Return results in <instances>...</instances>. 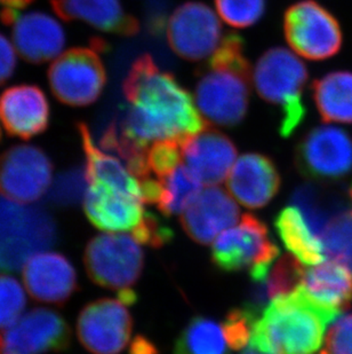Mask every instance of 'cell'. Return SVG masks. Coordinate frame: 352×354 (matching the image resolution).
<instances>
[{
  "instance_id": "39",
  "label": "cell",
  "mask_w": 352,
  "mask_h": 354,
  "mask_svg": "<svg viewBox=\"0 0 352 354\" xmlns=\"http://www.w3.org/2000/svg\"><path fill=\"white\" fill-rule=\"evenodd\" d=\"M130 354H158V350L149 339L137 336L130 344Z\"/></svg>"
},
{
  "instance_id": "20",
  "label": "cell",
  "mask_w": 352,
  "mask_h": 354,
  "mask_svg": "<svg viewBox=\"0 0 352 354\" xmlns=\"http://www.w3.org/2000/svg\"><path fill=\"white\" fill-rule=\"evenodd\" d=\"M181 148L186 167L202 183L210 186L226 179L237 158L233 141L219 131L207 130L206 127L186 138Z\"/></svg>"
},
{
  "instance_id": "40",
  "label": "cell",
  "mask_w": 352,
  "mask_h": 354,
  "mask_svg": "<svg viewBox=\"0 0 352 354\" xmlns=\"http://www.w3.org/2000/svg\"><path fill=\"white\" fill-rule=\"evenodd\" d=\"M32 1L34 0H0V3L3 5V8L20 10L24 7H27Z\"/></svg>"
},
{
  "instance_id": "1",
  "label": "cell",
  "mask_w": 352,
  "mask_h": 354,
  "mask_svg": "<svg viewBox=\"0 0 352 354\" xmlns=\"http://www.w3.org/2000/svg\"><path fill=\"white\" fill-rule=\"evenodd\" d=\"M123 92L126 100L123 113L106 127L100 145L125 160L141 180L149 174L150 146L162 141L182 142L205 125L191 94L148 54L134 61Z\"/></svg>"
},
{
  "instance_id": "21",
  "label": "cell",
  "mask_w": 352,
  "mask_h": 354,
  "mask_svg": "<svg viewBox=\"0 0 352 354\" xmlns=\"http://www.w3.org/2000/svg\"><path fill=\"white\" fill-rule=\"evenodd\" d=\"M13 39L21 57L30 64H45L60 57L66 45L63 28L48 14H20L13 24Z\"/></svg>"
},
{
  "instance_id": "3",
  "label": "cell",
  "mask_w": 352,
  "mask_h": 354,
  "mask_svg": "<svg viewBox=\"0 0 352 354\" xmlns=\"http://www.w3.org/2000/svg\"><path fill=\"white\" fill-rule=\"evenodd\" d=\"M249 92L251 66L244 54L243 39L228 34L198 75L197 108L213 125L237 127L248 111Z\"/></svg>"
},
{
  "instance_id": "28",
  "label": "cell",
  "mask_w": 352,
  "mask_h": 354,
  "mask_svg": "<svg viewBox=\"0 0 352 354\" xmlns=\"http://www.w3.org/2000/svg\"><path fill=\"white\" fill-rule=\"evenodd\" d=\"M156 181L158 193L155 204L165 216L184 212L202 192L203 184L193 171L182 163Z\"/></svg>"
},
{
  "instance_id": "16",
  "label": "cell",
  "mask_w": 352,
  "mask_h": 354,
  "mask_svg": "<svg viewBox=\"0 0 352 354\" xmlns=\"http://www.w3.org/2000/svg\"><path fill=\"white\" fill-rule=\"evenodd\" d=\"M280 184L276 164L256 153L242 155L226 181L230 194L248 209L266 207L280 192Z\"/></svg>"
},
{
  "instance_id": "37",
  "label": "cell",
  "mask_w": 352,
  "mask_h": 354,
  "mask_svg": "<svg viewBox=\"0 0 352 354\" xmlns=\"http://www.w3.org/2000/svg\"><path fill=\"white\" fill-rule=\"evenodd\" d=\"M318 354H352V313L333 324Z\"/></svg>"
},
{
  "instance_id": "4",
  "label": "cell",
  "mask_w": 352,
  "mask_h": 354,
  "mask_svg": "<svg viewBox=\"0 0 352 354\" xmlns=\"http://www.w3.org/2000/svg\"><path fill=\"white\" fill-rule=\"evenodd\" d=\"M309 80L306 64L284 47L261 55L253 71V83L263 100L280 109V133L289 137L306 118L303 92Z\"/></svg>"
},
{
  "instance_id": "22",
  "label": "cell",
  "mask_w": 352,
  "mask_h": 354,
  "mask_svg": "<svg viewBox=\"0 0 352 354\" xmlns=\"http://www.w3.org/2000/svg\"><path fill=\"white\" fill-rule=\"evenodd\" d=\"M57 17L83 21L99 30L119 36H134L140 30L135 17L127 14L120 0H50Z\"/></svg>"
},
{
  "instance_id": "8",
  "label": "cell",
  "mask_w": 352,
  "mask_h": 354,
  "mask_svg": "<svg viewBox=\"0 0 352 354\" xmlns=\"http://www.w3.org/2000/svg\"><path fill=\"white\" fill-rule=\"evenodd\" d=\"M284 34L293 50L306 60H326L342 46L339 22L315 0H302L286 10Z\"/></svg>"
},
{
  "instance_id": "31",
  "label": "cell",
  "mask_w": 352,
  "mask_h": 354,
  "mask_svg": "<svg viewBox=\"0 0 352 354\" xmlns=\"http://www.w3.org/2000/svg\"><path fill=\"white\" fill-rule=\"evenodd\" d=\"M88 189L85 169H71L57 176L48 189V200L57 207H75L84 202Z\"/></svg>"
},
{
  "instance_id": "15",
  "label": "cell",
  "mask_w": 352,
  "mask_h": 354,
  "mask_svg": "<svg viewBox=\"0 0 352 354\" xmlns=\"http://www.w3.org/2000/svg\"><path fill=\"white\" fill-rule=\"evenodd\" d=\"M24 287L36 301L64 305L78 290L72 263L59 252H39L24 265Z\"/></svg>"
},
{
  "instance_id": "33",
  "label": "cell",
  "mask_w": 352,
  "mask_h": 354,
  "mask_svg": "<svg viewBox=\"0 0 352 354\" xmlns=\"http://www.w3.org/2000/svg\"><path fill=\"white\" fill-rule=\"evenodd\" d=\"M306 270L300 264L296 257L286 254L280 258L266 280L270 297L276 298L289 295L302 284Z\"/></svg>"
},
{
  "instance_id": "35",
  "label": "cell",
  "mask_w": 352,
  "mask_h": 354,
  "mask_svg": "<svg viewBox=\"0 0 352 354\" xmlns=\"http://www.w3.org/2000/svg\"><path fill=\"white\" fill-rule=\"evenodd\" d=\"M259 319L260 315L245 306L231 310L222 324L223 331L229 348L233 350L246 348L252 335L253 328Z\"/></svg>"
},
{
  "instance_id": "7",
  "label": "cell",
  "mask_w": 352,
  "mask_h": 354,
  "mask_svg": "<svg viewBox=\"0 0 352 354\" xmlns=\"http://www.w3.org/2000/svg\"><path fill=\"white\" fill-rule=\"evenodd\" d=\"M133 236L106 233L90 239L84 254L87 274L106 289L124 290L137 283L144 268V254Z\"/></svg>"
},
{
  "instance_id": "24",
  "label": "cell",
  "mask_w": 352,
  "mask_h": 354,
  "mask_svg": "<svg viewBox=\"0 0 352 354\" xmlns=\"http://www.w3.org/2000/svg\"><path fill=\"white\" fill-rule=\"evenodd\" d=\"M302 287L319 303L338 311L352 303V273L338 261H326L304 272Z\"/></svg>"
},
{
  "instance_id": "12",
  "label": "cell",
  "mask_w": 352,
  "mask_h": 354,
  "mask_svg": "<svg viewBox=\"0 0 352 354\" xmlns=\"http://www.w3.org/2000/svg\"><path fill=\"white\" fill-rule=\"evenodd\" d=\"M300 174L315 180H338L352 170V139L346 131L332 125L310 130L295 151Z\"/></svg>"
},
{
  "instance_id": "11",
  "label": "cell",
  "mask_w": 352,
  "mask_h": 354,
  "mask_svg": "<svg viewBox=\"0 0 352 354\" xmlns=\"http://www.w3.org/2000/svg\"><path fill=\"white\" fill-rule=\"evenodd\" d=\"M70 326L60 313L34 308L0 331V354H47L71 346Z\"/></svg>"
},
{
  "instance_id": "13",
  "label": "cell",
  "mask_w": 352,
  "mask_h": 354,
  "mask_svg": "<svg viewBox=\"0 0 352 354\" xmlns=\"http://www.w3.org/2000/svg\"><path fill=\"white\" fill-rule=\"evenodd\" d=\"M53 163L32 145H17L0 156V193L19 203L36 202L52 185Z\"/></svg>"
},
{
  "instance_id": "10",
  "label": "cell",
  "mask_w": 352,
  "mask_h": 354,
  "mask_svg": "<svg viewBox=\"0 0 352 354\" xmlns=\"http://www.w3.org/2000/svg\"><path fill=\"white\" fill-rule=\"evenodd\" d=\"M165 27L170 50L190 62L211 59L226 37L216 14L207 5L198 1H189L177 7Z\"/></svg>"
},
{
  "instance_id": "23",
  "label": "cell",
  "mask_w": 352,
  "mask_h": 354,
  "mask_svg": "<svg viewBox=\"0 0 352 354\" xmlns=\"http://www.w3.org/2000/svg\"><path fill=\"white\" fill-rule=\"evenodd\" d=\"M81 147L85 154L87 181L109 185L117 191L137 197L142 201L140 183L126 164L113 154H108L94 142L90 129L85 123L78 124ZM144 203V202H143Z\"/></svg>"
},
{
  "instance_id": "41",
  "label": "cell",
  "mask_w": 352,
  "mask_h": 354,
  "mask_svg": "<svg viewBox=\"0 0 352 354\" xmlns=\"http://www.w3.org/2000/svg\"><path fill=\"white\" fill-rule=\"evenodd\" d=\"M349 196H350V198H351V201H352V184H351V186H350V188H349Z\"/></svg>"
},
{
  "instance_id": "36",
  "label": "cell",
  "mask_w": 352,
  "mask_h": 354,
  "mask_svg": "<svg viewBox=\"0 0 352 354\" xmlns=\"http://www.w3.org/2000/svg\"><path fill=\"white\" fill-rule=\"evenodd\" d=\"M132 233L137 243L156 249L170 243L174 236L170 226L151 212L144 214L140 224L134 228Z\"/></svg>"
},
{
  "instance_id": "34",
  "label": "cell",
  "mask_w": 352,
  "mask_h": 354,
  "mask_svg": "<svg viewBox=\"0 0 352 354\" xmlns=\"http://www.w3.org/2000/svg\"><path fill=\"white\" fill-rule=\"evenodd\" d=\"M26 306L27 297L19 281L10 275L0 274V329L17 321Z\"/></svg>"
},
{
  "instance_id": "42",
  "label": "cell",
  "mask_w": 352,
  "mask_h": 354,
  "mask_svg": "<svg viewBox=\"0 0 352 354\" xmlns=\"http://www.w3.org/2000/svg\"><path fill=\"white\" fill-rule=\"evenodd\" d=\"M0 138H1V130H0Z\"/></svg>"
},
{
  "instance_id": "25",
  "label": "cell",
  "mask_w": 352,
  "mask_h": 354,
  "mask_svg": "<svg viewBox=\"0 0 352 354\" xmlns=\"http://www.w3.org/2000/svg\"><path fill=\"white\" fill-rule=\"evenodd\" d=\"M313 92L322 120L329 123H352V73H329L313 83Z\"/></svg>"
},
{
  "instance_id": "29",
  "label": "cell",
  "mask_w": 352,
  "mask_h": 354,
  "mask_svg": "<svg viewBox=\"0 0 352 354\" xmlns=\"http://www.w3.org/2000/svg\"><path fill=\"white\" fill-rule=\"evenodd\" d=\"M223 328L208 317H195L176 339L174 354H229Z\"/></svg>"
},
{
  "instance_id": "38",
  "label": "cell",
  "mask_w": 352,
  "mask_h": 354,
  "mask_svg": "<svg viewBox=\"0 0 352 354\" xmlns=\"http://www.w3.org/2000/svg\"><path fill=\"white\" fill-rule=\"evenodd\" d=\"M17 68V54L12 44L0 34V85L12 77Z\"/></svg>"
},
{
  "instance_id": "9",
  "label": "cell",
  "mask_w": 352,
  "mask_h": 354,
  "mask_svg": "<svg viewBox=\"0 0 352 354\" xmlns=\"http://www.w3.org/2000/svg\"><path fill=\"white\" fill-rule=\"evenodd\" d=\"M76 47L54 61L48 82L54 97L71 107H86L101 97L106 83V68L99 50Z\"/></svg>"
},
{
  "instance_id": "26",
  "label": "cell",
  "mask_w": 352,
  "mask_h": 354,
  "mask_svg": "<svg viewBox=\"0 0 352 354\" xmlns=\"http://www.w3.org/2000/svg\"><path fill=\"white\" fill-rule=\"evenodd\" d=\"M275 227L284 245L302 264H320L325 258L322 241L313 234L297 207L282 209L275 221Z\"/></svg>"
},
{
  "instance_id": "18",
  "label": "cell",
  "mask_w": 352,
  "mask_h": 354,
  "mask_svg": "<svg viewBox=\"0 0 352 354\" xmlns=\"http://www.w3.org/2000/svg\"><path fill=\"white\" fill-rule=\"evenodd\" d=\"M239 221V209L235 201L221 188L200 192L186 207L181 224L186 234L197 243L210 244L219 232Z\"/></svg>"
},
{
  "instance_id": "30",
  "label": "cell",
  "mask_w": 352,
  "mask_h": 354,
  "mask_svg": "<svg viewBox=\"0 0 352 354\" xmlns=\"http://www.w3.org/2000/svg\"><path fill=\"white\" fill-rule=\"evenodd\" d=\"M325 256L352 273V207L336 216L320 236Z\"/></svg>"
},
{
  "instance_id": "17",
  "label": "cell",
  "mask_w": 352,
  "mask_h": 354,
  "mask_svg": "<svg viewBox=\"0 0 352 354\" xmlns=\"http://www.w3.org/2000/svg\"><path fill=\"white\" fill-rule=\"evenodd\" d=\"M0 120L7 133L24 140L46 130L50 104L43 90L36 85H17L0 97Z\"/></svg>"
},
{
  "instance_id": "14",
  "label": "cell",
  "mask_w": 352,
  "mask_h": 354,
  "mask_svg": "<svg viewBox=\"0 0 352 354\" xmlns=\"http://www.w3.org/2000/svg\"><path fill=\"white\" fill-rule=\"evenodd\" d=\"M133 330V319L120 299L102 298L84 306L77 319L80 344L92 354H119Z\"/></svg>"
},
{
  "instance_id": "5",
  "label": "cell",
  "mask_w": 352,
  "mask_h": 354,
  "mask_svg": "<svg viewBox=\"0 0 352 354\" xmlns=\"http://www.w3.org/2000/svg\"><path fill=\"white\" fill-rule=\"evenodd\" d=\"M57 239V224L43 207L0 196V272L20 271Z\"/></svg>"
},
{
  "instance_id": "19",
  "label": "cell",
  "mask_w": 352,
  "mask_h": 354,
  "mask_svg": "<svg viewBox=\"0 0 352 354\" xmlns=\"http://www.w3.org/2000/svg\"><path fill=\"white\" fill-rule=\"evenodd\" d=\"M84 210L95 227L106 232H132L146 214L140 198L102 183L88 184Z\"/></svg>"
},
{
  "instance_id": "2",
  "label": "cell",
  "mask_w": 352,
  "mask_h": 354,
  "mask_svg": "<svg viewBox=\"0 0 352 354\" xmlns=\"http://www.w3.org/2000/svg\"><path fill=\"white\" fill-rule=\"evenodd\" d=\"M340 315L313 299L301 284L266 306L244 354H315L322 346L326 327Z\"/></svg>"
},
{
  "instance_id": "6",
  "label": "cell",
  "mask_w": 352,
  "mask_h": 354,
  "mask_svg": "<svg viewBox=\"0 0 352 354\" xmlns=\"http://www.w3.org/2000/svg\"><path fill=\"white\" fill-rule=\"evenodd\" d=\"M280 248L270 237L266 225L253 214H245L237 227L217 237L212 248L213 264L223 272L248 268L252 281L266 280Z\"/></svg>"
},
{
  "instance_id": "32",
  "label": "cell",
  "mask_w": 352,
  "mask_h": 354,
  "mask_svg": "<svg viewBox=\"0 0 352 354\" xmlns=\"http://www.w3.org/2000/svg\"><path fill=\"white\" fill-rule=\"evenodd\" d=\"M219 17L230 27L244 29L257 24L266 12V0H215Z\"/></svg>"
},
{
  "instance_id": "27",
  "label": "cell",
  "mask_w": 352,
  "mask_h": 354,
  "mask_svg": "<svg viewBox=\"0 0 352 354\" xmlns=\"http://www.w3.org/2000/svg\"><path fill=\"white\" fill-rule=\"evenodd\" d=\"M291 202L301 211L306 224L318 239L336 216L350 207L343 196L313 184L301 185L296 188Z\"/></svg>"
}]
</instances>
